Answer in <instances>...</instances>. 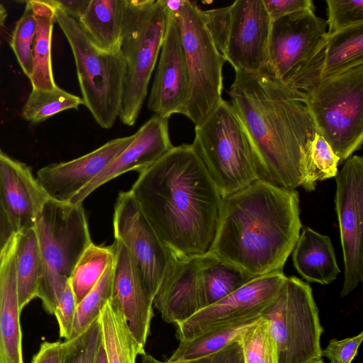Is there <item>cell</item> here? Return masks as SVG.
Instances as JSON below:
<instances>
[{"instance_id": "36", "label": "cell", "mask_w": 363, "mask_h": 363, "mask_svg": "<svg viewBox=\"0 0 363 363\" xmlns=\"http://www.w3.org/2000/svg\"><path fill=\"white\" fill-rule=\"evenodd\" d=\"M36 30V21L30 1L17 21L11 33L10 47L25 75L29 79L33 72L32 45Z\"/></svg>"}, {"instance_id": "38", "label": "cell", "mask_w": 363, "mask_h": 363, "mask_svg": "<svg viewBox=\"0 0 363 363\" xmlns=\"http://www.w3.org/2000/svg\"><path fill=\"white\" fill-rule=\"evenodd\" d=\"M328 35L363 24V0H327Z\"/></svg>"}, {"instance_id": "11", "label": "cell", "mask_w": 363, "mask_h": 363, "mask_svg": "<svg viewBox=\"0 0 363 363\" xmlns=\"http://www.w3.org/2000/svg\"><path fill=\"white\" fill-rule=\"evenodd\" d=\"M113 225L115 239L127 247L138 276L154 301L174 256L160 240L130 191H121L118 196Z\"/></svg>"}, {"instance_id": "24", "label": "cell", "mask_w": 363, "mask_h": 363, "mask_svg": "<svg viewBox=\"0 0 363 363\" xmlns=\"http://www.w3.org/2000/svg\"><path fill=\"white\" fill-rule=\"evenodd\" d=\"M301 230L292 251L296 271L308 282L330 284L340 272L330 238L307 226Z\"/></svg>"}, {"instance_id": "25", "label": "cell", "mask_w": 363, "mask_h": 363, "mask_svg": "<svg viewBox=\"0 0 363 363\" xmlns=\"http://www.w3.org/2000/svg\"><path fill=\"white\" fill-rule=\"evenodd\" d=\"M128 0H90L77 21L93 43L104 51L120 49Z\"/></svg>"}, {"instance_id": "1", "label": "cell", "mask_w": 363, "mask_h": 363, "mask_svg": "<svg viewBox=\"0 0 363 363\" xmlns=\"http://www.w3.org/2000/svg\"><path fill=\"white\" fill-rule=\"evenodd\" d=\"M130 191L174 257L210 252L223 197L191 144L173 146L140 173Z\"/></svg>"}, {"instance_id": "45", "label": "cell", "mask_w": 363, "mask_h": 363, "mask_svg": "<svg viewBox=\"0 0 363 363\" xmlns=\"http://www.w3.org/2000/svg\"><path fill=\"white\" fill-rule=\"evenodd\" d=\"M89 1H55V3L67 14L78 21L86 9Z\"/></svg>"}, {"instance_id": "4", "label": "cell", "mask_w": 363, "mask_h": 363, "mask_svg": "<svg viewBox=\"0 0 363 363\" xmlns=\"http://www.w3.org/2000/svg\"><path fill=\"white\" fill-rule=\"evenodd\" d=\"M35 229L41 259L38 298L44 309L54 315L77 261L93 242L82 204L49 198Z\"/></svg>"}, {"instance_id": "37", "label": "cell", "mask_w": 363, "mask_h": 363, "mask_svg": "<svg viewBox=\"0 0 363 363\" xmlns=\"http://www.w3.org/2000/svg\"><path fill=\"white\" fill-rule=\"evenodd\" d=\"M62 363H96L102 343L99 318L77 337L65 340Z\"/></svg>"}, {"instance_id": "8", "label": "cell", "mask_w": 363, "mask_h": 363, "mask_svg": "<svg viewBox=\"0 0 363 363\" xmlns=\"http://www.w3.org/2000/svg\"><path fill=\"white\" fill-rule=\"evenodd\" d=\"M171 11L179 29L189 75L188 93L181 114L198 125L223 100V67L226 60L216 48L196 1L180 0L178 7Z\"/></svg>"}, {"instance_id": "47", "label": "cell", "mask_w": 363, "mask_h": 363, "mask_svg": "<svg viewBox=\"0 0 363 363\" xmlns=\"http://www.w3.org/2000/svg\"><path fill=\"white\" fill-rule=\"evenodd\" d=\"M140 357V363H164V362H161L160 360L156 359L151 354L146 352L142 354Z\"/></svg>"}, {"instance_id": "22", "label": "cell", "mask_w": 363, "mask_h": 363, "mask_svg": "<svg viewBox=\"0 0 363 363\" xmlns=\"http://www.w3.org/2000/svg\"><path fill=\"white\" fill-rule=\"evenodd\" d=\"M109 301L125 315L134 337L145 346L154 316L153 299L143 286L125 245L116 240Z\"/></svg>"}, {"instance_id": "19", "label": "cell", "mask_w": 363, "mask_h": 363, "mask_svg": "<svg viewBox=\"0 0 363 363\" xmlns=\"http://www.w3.org/2000/svg\"><path fill=\"white\" fill-rule=\"evenodd\" d=\"M48 199L30 168L0 149V202L12 232L33 228Z\"/></svg>"}, {"instance_id": "5", "label": "cell", "mask_w": 363, "mask_h": 363, "mask_svg": "<svg viewBox=\"0 0 363 363\" xmlns=\"http://www.w3.org/2000/svg\"><path fill=\"white\" fill-rule=\"evenodd\" d=\"M166 0H128L120 40L126 72L119 119L135 124L162 48L167 23Z\"/></svg>"}, {"instance_id": "18", "label": "cell", "mask_w": 363, "mask_h": 363, "mask_svg": "<svg viewBox=\"0 0 363 363\" xmlns=\"http://www.w3.org/2000/svg\"><path fill=\"white\" fill-rule=\"evenodd\" d=\"M363 65V24L328 35L286 82L307 92L317 84ZM285 83V82H284Z\"/></svg>"}, {"instance_id": "44", "label": "cell", "mask_w": 363, "mask_h": 363, "mask_svg": "<svg viewBox=\"0 0 363 363\" xmlns=\"http://www.w3.org/2000/svg\"><path fill=\"white\" fill-rule=\"evenodd\" d=\"M64 354L63 342H43L31 363H62Z\"/></svg>"}, {"instance_id": "33", "label": "cell", "mask_w": 363, "mask_h": 363, "mask_svg": "<svg viewBox=\"0 0 363 363\" xmlns=\"http://www.w3.org/2000/svg\"><path fill=\"white\" fill-rule=\"evenodd\" d=\"M113 261L91 290L77 305L72 328L67 340L82 333L99 316L100 312L111 296Z\"/></svg>"}, {"instance_id": "23", "label": "cell", "mask_w": 363, "mask_h": 363, "mask_svg": "<svg viewBox=\"0 0 363 363\" xmlns=\"http://www.w3.org/2000/svg\"><path fill=\"white\" fill-rule=\"evenodd\" d=\"M18 238L13 233L0 257V363H23L16 275Z\"/></svg>"}, {"instance_id": "3", "label": "cell", "mask_w": 363, "mask_h": 363, "mask_svg": "<svg viewBox=\"0 0 363 363\" xmlns=\"http://www.w3.org/2000/svg\"><path fill=\"white\" fill-rule=\"evenodd\" d=\"M301 228L298 191L257 179L223 197L210 252L252 277L282 271Z\"/></svg>"}, {"instance_id": "26", "label": "cell", "mask_w": 363, "mask_h": 363, "mask_svg": "<svg viewBox=\"0 0 363 363\" xmlns=\"http://www.w3.org/2000/svg\"><path fill=\"white\" fill-rule=\"evenodd\" d=\"M36 30L32 45L33 72L29 78L32 89H56L52 64V36L55 22V8L50 1H30Z\"/></svg>"}, {"instance_id": "21", "label": "cell", "mask_w": 363, "mask_h": 363, "mask_svg": "<svg viewBox=\"0 0 363 363\" xmlns=\"http://www.w3.org/2000/svg\"><path fill=\"white\" fill-rule=\"evenodd\" d=\"M214 257L210 252L191 257H174L153 301L164 321L176 325L204 308L200 273Z\"/></svg>"}, {"instance_id": "14", "label": "cell", "mask_w": 363, "mask_h": 363, "mask_svg": "<svg viewBox=\"0 0 363 363\" xmlns=\"http://www.w3.org/2000/svg\"><path fill=\"white\" fill-rule=\"evenodd\" d=\"M230 10L225 60L235 72L273 74L269 50L272 21L263 0H237Z\"/></svg>"}, {"instance_id": "43", "label": "cell", "mask_w": 363, "mask_h": 363, "mask_svg": "<svg viewBox=\"0 0 363 363\" xmlns=\"http://www.w3.org/2000/svg\"><path fill=\"white\" fill-rule=\"evenodd\" d=\"M272 21L293 13L314 9L311 0H263Z\"/></svg>"}, {"instance_id": "7", "label": "cell", "mask_w": 363, "mask_h": 363, "mask_svg": "<svg viewBox=\"0 0 363 363\" xmlns=\"http://www.w3.org/2000/svg\"><path fill=\"white\" fill-rule=\"evenodd\" d=\"M55 22L71 48L84 105L97 124L111 128L119 116L126 65L120 49L98 48L79 22L67 14L54 0Z\"/></svg>"}, {"instance_id": "31", "label": "cell", "mask_w": 363, "mask_h": 363, "mask_svg": "<svg viewBox=\"0 0 363 363\" xmlns=\"http://www.w3.org/2000/svg\"><path fill=\"white\" fill-rule=\"evenodd\" d=\"M113 261V244L104 247L92 242L85 250L69 278L77 305L96 285Z\"/></svg>"}, {"instance_id": "42", "label": "cell", "mask_w": 363, "mask_h": 363, "mask_svg": "<svg viewBox=\"0 0 363 363\" xmlns=\"http://www.w3.org/2000/svg\"><path fill=\"white\" fill-rule=\"evenodd\" d=\"M164 363H245L240 341H236L212 354L191 360Z\"/></svg>"}, {"instance_id": "46", "label": "cell", "mask_w": 363, "mask_h": 363, "mask_svg": "<svg viewBox=\"0 0 363 363\" xmlns=\"http://www.w3.org/2000/svg\"><path fill=\"white\" fill-rule=\"evenodd\" d=\"M13 233L0 202V257L6 242Z\"/></svg>"}, {"instance_id": "39", "label": "cell", "mask_w": 363, "mask_h": 363, "mask_svg": "<svg viewBox=\"0 0 363 363\" xmlns=\"http://www.w3.org/2000/svg\"><path fill=\"white\" fill-rule=\"evenodd\" d=\"M206 26L219 52L224 57L231 25L230 5L228 6L202 10Z\"/></svg>"}, {"instance_id": "17", "label": "cell", "mask_w": 363, "mask_h": 363, "mask_svg": "<svg viewBox=\"0 0 363 363\" xmlns=\"http://www.w3.org/2000/svg\"><path fill=\"white\" fill-rule=\"evenodd\" d=\"M135 134L111 140L79 157L52 163L40 169L36 178L48 197L70 203L133 140Z\"/></svg>"}, {"instance_id": "12", "label": "cell", "mask_w": 363, "mask_h": 363, "mask_svg": "<svg viewBox=\"0 0 363 363\" xmlns=\"http://www.w3.org/2000/svg\"><path fill=\"white\" fill-rule=\"evenodd\" d=\"M335 208L340 227L345 265L342 297L363 280V158L353 155L345 160L335 177Z\"/></svg>"}, {"instance_id": "34", "label": "cell", "mask_w": 363, "mask_h": 363, "mask_svg": "<svg viewBox=\"0 0 363 363\" xmlns=\"http://www.w3.org/2000/svg\"><path fill=\"white\" fill-rule=\"evenodd\" d=\"M340 162V158L318 132L307 160L303 189L307 191H313L318 182L335 177Z\"/></svg>"}, {"instance_id": "50", "label": "cell", "mask_w": 363, "mask_h": 363, "mask_svg": "<svg viewBox=\"0 0 363 363\" xmlns=\"http://www.w3.org/2000/svg\"><path fill=\"white\" fill-rule=\"evenodd\" d=\"M311 363H325V362L321 358V359L315 360V361H313V362H312Z\"/></svg>"}, {"instance_id": "30", "label": "cell", "mask_w": 363, "mask_h": 363, "mask_svg": "<svg viewBox=\"0 0 363 363\" xmlns=\"http://www.w3.org/2000/svg\"><path fill=\"white\" fill-rule=\"evenodd\" d=\"M254 277L216 257L201 270L200 283L204 308L225 298Z\"/></svg>"}, {"instance_id": "13", "label": "cell", "mask_w": 363, "mask_h": 363, "mask_svg": "<svg viewBox=\"0 0 363 363\" xmlns=\"http://www.w3.org/2000/svg\"><path fill=\"white\" fill-rule=\"evenodd\" d=\"M286 278L283 271L252 278L225 298L176 324L177 338L186 340L211 328L261 317Z\"/></svg>"}, {"instance_id": "49", "label": "cell", "mask_w": 363, "mask_h": 363, "mask_svg": "<svg viewBox=\"0 0 363 363\" xmlns=\"http://www.w3.org/2000/svg\"><path fill=\"white\" fill-rule=\"evenodd\" d=\"M96 363H108L105 350L103 345V340L97 354Z\"/></svg>"}, {"instance_id": "10", "label": "cell", "mask_w": 363, "mask_h": 363, "mask_svg": "<svg viewBox=\"0 0 363 363\" xmlns=\"http://www.w3.org/2000/svg\"><path fill=\"white\" fill-rule=\"evenodd\" d=\"M261 317L269 323L277 363H311L322 358L323 330L309 284L298 277H286Z\"/></svg>"}, {"instance_id": "48", "label": "cell", "mask_w": 363, "mask_h": 363, "mask_svg": "<svg viewBox=\"0 0 363 363\" xmlns=\"http://www.w3.org/2000/svg\"><path fill=\"white\" fill-rule=\"evenodd\" d=\"M8 16V13L6 9L4 7L3 4L0 3V33L2 28L4 27L6 21ZM1 43V40H0Z\"/></svg>"}, {"instance_id": "2", "label": "cell", "mask_w": 363, "mask_h": 363, "mask_svg": "<svg viewBox=\"0 0 363 363\" xmlns=\"http://www.w3.org/2000/svg\"><path fill=\"white\" fill-rule=\"evenodd\" d=\"M229 95L254 144L258 179L288 189L302 186L318 133L306 94L273 74L238 71Z\"/></svg>"}, {"instance_id": "27", "label": "cell", "mask_w": 363, "mask_h": 363, "mask_svg": "<svg viewBox=\"0 0 363 363\" xmlns=\"http://www.w3.org/2000/svg\"><path fill=\"white\" fill-rule=\"evenodd\" d=\"M99 319L108 363H137L145 347L134 337L123 313L108 301Z\"/></svg>"}, {"instance_id": "41", "label": "cell", "mask_w": 363, "mask_h": 363, "mask_svg": "<svg viewBox=\"0 0 363 363\" xmlns=\"http://www.w3.org/2000/svg\"><path fill=\"white\" fill-rule=\"evenodd\" d=\"M76 308L77 303L69 279L54 313L59 326L60 337L65 340L70 335Z\"/></svg>"}, {"instance_id": "16", "label": "cell", "mask_w": 363, "mask_h": 363, "mask_svg": "<svg viewBox=\"0 0 363 363\" xmlns=\"http://www.w3.org/2000/svg\"><path fill=\"white\" fill-rule=\"evenodd\" d=\"M157 63L147 107L155 114L169 118L172 115L181 114L189 88L188 70L180 32L169 9Z\"/></svg>"}, {"instance_id": "29", "label": "cell", "mask_w": 363, "mask_h": 363, "mask_svg": "<svg viewBox=\"0 0 363 363\" xmlns=\"http://www.w3.org/2000/svg\"><path fill=\"white\" fill-rule=\"evenodd\" d=\"M16 286L21 311L38 298L41 259L35 227L19 233L16 260Z\"/></svg>"}, {"instance_id": "6", "label": "cell", "mask_w": 363, "mask_h": 363, "mask_svg": "<svg viewBox=\"0 0 363 363\" xmlns=\"http://www.w3.org/2000/svg\"><path fill=\"white\" fill-rule=\"evenodd\" d=\"M222 197L258 179L254 144L231 104L223 100L201 124L191 144Z\"/></svg>"}, {"instance_id": "32", "label": "cell", "mask_w": 363, "mask_h": 363, "mask_svg": "<svg viewBox=\"0 0 363 363\" xmlns=\"http://www.w3.org/2000/svg\"><path fill=\"white\" fill-rule=\"evenodd\" d=\"M84 105L82 98L57 86L46 90L32 89L23 106L21 116L31 123L43 122L55 114Z\"/></svg>"}, {"instance_id": "20", "label": "cell", "mask_w": 363, "mask_h": 363, "mask_svg": "<svg viewBox=\"0 0 363 363\" xmlns=\"http://www.w3.org/2000/svg\"><path fill=\"white\" fill-rule=\"evenodd\" d=\"M168 120L154 114L134 133L135 138L131 143L69 203L82 204L91 193L108 181L129 171L141 173L156 162L173 147L169 138Z\"/></svg>"}, {"instance_id": "35", "label": "cell", "mask_w": 363, "mask_h": 363, "mask_svg": "<svg viewBox=\"0 0 363 363\" xmlns=\"http://www.w3.org/2000/svg\"><path fill=\"white\" fill-rule=\"evenodd\" d=\"M240 342L245 363H277L276 343L265 318L250 327Z\"/></svg>"}, {"instance_id": "28", "label": "cell", "mask_w": 363, "mask_h": 363, "mask_svg": "<svg viewBox=\"0 0 363 363\" xmlns=\"http://www.w3.org/2000/svg\"><path fill=\"white\" fill-rule=\"evenodd\" d=\"M260 318L211 328L181 340L166 362L187 361L216 352L230 343L240 341L242 335Z\"/></svg>"}, {"instance_id": "9", "label": "cell", "mask_w": 363, "mask_h": 363, "mask_svg": "<svg viewBox=\"0 0 363 363\" xmlns=\"http://www.w3.org/2000/svg\"><path fill=\"white\" fill-rule=\"evenodd\" d=\"M305 93L318 132L340 162L347 160L363 143V65Z\"/></svg>"}, {"instance_id": "40", "label": "cell", "mask_w": 363, "mask_h": 363, "mask_svg": "<svg viewBox=\"0 0 363 363\" xmlns=\"http://www.w3.org/2000/svg\"><path fill=\"white\" fill-rule=\"evenodd\" d=\"M363 339V332L351 337L333 339L321 352L330 363H352Z\"/></svg>"}, {"instance_id": "15", "label": "cell", "mask_w": 363, "mask_h": 363, "mask_svg": "<svg viewBox=\"0 0 363 363\" xmlns=\"http://www.w3.org/2000/svg\"><path fill=\"white\" fill-rule=\"evenodd\" d=\"M327 22L307 9L273 20L269 57L274 75L286 82L312 55L327 33Z\"/></svg>"}]
</instances>
